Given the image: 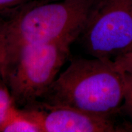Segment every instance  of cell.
Returning <instances> with one entry per match:
<instances>
[{
  "label": "cell",
  "instance_id": "6da1fadb",
  "mask_svg": "<svg viewBox=\"0 0 132 132\" xmlns=\"http://www.w3.org/2000/svg\"><path fill=\"white\" fill-rule=\"evenodd\" d=\"M123 73L112 59L73 58L39 100L113 118L123 102Z\"/></svg>",
  "mask_w": 132,
  "mask_h": 132
},
{
  "label": "cell",
  "instance_id": "7a4b0ae2",
  "mask_svg": "<svg viewBox=\"0 0 132 132\" xmlns=\"http://www.w3.org/2000/svg\"><path fill=\"white\" fill-rule=\"evenodd\" d=\"M95 1H33L4 15L6 54L27 44H49L65 39L76 40L83 30Z\"/></svg>",
  "mask_w": 132,
  "mask_h": 132
},
{
  "label": "cell",
  "instance_id": "3957f363",
  "mask_svg": "<svg viewBox=\"0 0 132 132\" xmlns=\"http://www.w3.org/2000/svg\"><path fill=\"white\" fill-rule=\"evenodd\" d=\"M73 39L45 44H27L6 54L2 76L16 106L41 98L65 63Z\"/></svg>",
  "mask_w": 132,
  "mask_h": 132
},
{
  "label": "cell",
  "instance_id": "277c9868",
  "mask_svg": "<svg viewBox=\"0 0 132 132\" xmlns=\"http://www.w3.org/2000/svg\"><path fill=\"white\" fill-rule=\"evenodd\" d=\"M89 54L113 59L132 48V0H95L80 37Z\"/></svg>",
  "mask_w": 132,
  "mask_h": 132
},
{
  "label": "cell",
  "instance_id": "5b68a950",
  "mask_svg": "<svg viewBox=\"0 0 132 132\" xmlns=\"http://www.w3.org/2000/svg\"><path fill=\"white\" fill-rule=\"evenodd\" d=\"M20 109L39 125L41 132H121L132 130L116 124L113 118L92 114L72 107L49 105L40 100Z\"/></svg>",
  "mask_w": 132,
  "mask_h": 132
},
{
  "label": "cell",
  "instance_id": "8992f818",
  "mask_svg": "<svg viewBox=\"0 0 132 132\" xmlns=\"http://www.w3.org/2000/svg\"><path fill=\"white\" fill-rule=\"evenodd\" d=\"M0 132H41V130L20 108L14 105L0 127Z\"/></svg>",
  "mask_w": 132,
  "mask_h": 132
},
{
  "label": "cell",
  "instance_id": "52a82bcc",
  "mask_svg": "<svg viewBox=\"0 0 132 132\" xmlns=\"http://www.w3.org/2000/svg\"><path fill=\"white\" fill-rule=\"evenodd\" d=\"M2 69H0V127L7 118L8 113L15 105L9 89L2 76Z\"/></svg>",
  "mask_w": 132,
  "mask_h": 132
},
{
  "label": "cell",
  "instance_id": "ba28073f",
  "mask_svg": "<svg viewBox=\"0 0 132 132\" xmlns=\"http://www.w3.org/2000/svg\"><path fill=\"white\" fill-rule=\"evenodd\" d=\"M120 111L127 116L132 126V71L123 73V99Z\"/></svg>",
  "mask_w": 132,
  "mask_h": 132
},
{
  "label": "cell",
  "instance_id": "9c48e42d",
  "mask_svg": "<svg viewBox=\"0 0 132 132\" xmlns=\"http://www.w3.org/2000/svg\"><path fill=\"white\" fill-rule=\"evenodd\" d=\"M116 67L121 72L132 71V48L113 59Z\"/></svg>",
  "mask_w": 132,
  "mask_h": 132
},
{
  "label": "cell",
  "instance_id": "30bf717a",
  "mask_svg": "<svg viewBox=\"0 0 132 132\" xmlns=\"http://www.w3.org/2000/svg\"><path fill=\"white\" fill-rule=\"evenodd\" d=\"M29 1V0H0V16L14 12Z\"/></svg>",
  "mask_w": 132,
  "mask_h": 132
},
{
  "label": "cell",
  "instance_id": "8fae6325",
  "mask_svg": "<svg viewBox=\"0 0 132 132\" xmlns=\"http://www.w3.org/2000/svg\"><path fill=\"white\" fill-rule=\"evenodd\" d=\"M6 28L4 16H0V69H2L6 55Z\"/></svg>",
  "mask_w": 132,
  "mask_h": 132
},
{
  "label": "cell",
  "instance_id": "7c38bea8",
  "mask_svg": "<svg viewBox=\"0 0 132 132\" xmlns=\"http://www.w3.org/2000/svg\"><path fill=\"white\" fill-rule=\"evenodd\" d=\"M43 3H48V2H53V1H60V0H40Z\"/></svg>",
  "mask_w": 132,
  "mask_h": 132
}]
</instances>
